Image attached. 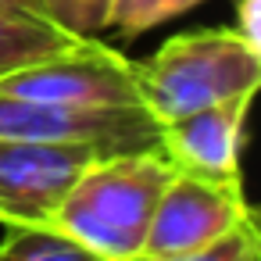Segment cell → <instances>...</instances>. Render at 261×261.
Segmentation results:
<instances>
[{
	"instance_id": "6da1fadb",
	"label": "cell",
	"mask_w": 261,
	"mask_h": 261,
	"mask_svg": "<svg viewBox=\"0 0 261 261\" xmlns=\"http://www.w3.org/2000/svg\"><path fill=\"white\" fill-rule=\"evenodd\" d=\"M172 175L175 165L161 147L97 154L54 207L50 225L75 236L97 257L133 261Z\"/></svg>"
},
{
	"instance_id": "7a4b0ae2",
	"label": "cell",
	"mask_w": 261,
	"mask_h": 261,
	"mask_svg": "<svg viewBox=\"0 0 261 261\" xmlns=\"http://www.w3.org/2000/svg\"><path fill=\"white\" fill-rule=\"evenodd\" d=\"M143 108L158 125L236 93H261V61L236 29H193L136 61Z\"/></svg>"
},
{
	"instance_id": "3957f363",
	"label": "cell",
	"mask_w": 261,
	"mask_h": 261,
	"mask_svg": "<svg viewBox=\"0 0 261 261\" xmlns=\"http://www.w3.org/2000/svg\"><path fill=\"white\" fill-rule=\"evenodd\" d=\"M0 93L61 108H143L136 61L108 47L100 36L79 50H65L4 72Z\"/></svg>"
},
{
	"instance_id": "277c9868",
	"label": "cell",
	"mask_w": 261,
	"mask_h": 261,
	"mask_svg": "<svg viewBox=\"0 0 261 261\" xmlns=\"http://www.w3.org/2000/svg\"><path fill=\"white\" fill-rule=\"evenodd\" d=\"M254 218H257V204L243 197V186L211 182L175 168L172 182L165 186L154 207L140 254H150V257L190 254L247 229Z\"/></svg>"
},
{
	"instance_id": "5b68a950",
	"label": "cell",
	"mask_w": 261,
	"mask_h": 261,
	"mask_svg": "<svg viewBox=\"0 0 261 261\" xmlns=\"http://www.w3.org/2000/svg\"><path fill=\"white\" fill-rule=\"evenodd\" d=\"M0 140L93 143L100 150L158 147L161 125L147 108H61L0 93Z\"/></svg>"
},
{
	"instance_id": "8992f818",
	"label": "cell",
	"mask_w": 261,
	"mask_h": 261,
	"mask_svg": "<svg viewBox=\"0 0 261 261\" xmlns=\"http://www.w3.org/2000/svg\"><path fill=\"white\" fill-rule=\"evenodd\" d=\"M257 93H236L161 125V150L179 172L243 186V133Z\"/></svg>"
},
{
	"instance_id": "52a82bcc",
	"label": "cell",
	"mask_w": 261,
	"mask_h": 261,
	"mask_svg": "<svg viewBox=\"0 0 261 261\" xmlns=\"http://www.w3.org/2000/svg\"><path fill=\"white\" fill-rule=\"evenodd\" d=\"M97 154L108 150L58 140H0V193L18 207L22 222H50Z\"/></svg>"
},
{
	"instance_id": "ba28073f",
	"label": "cell",
	"mask_w": 261,
	"mask_h": 261,
	"mask_svg": "<svg viewBox=\"0 0 261 261\" xmlns=\"http://www.w3.org/2000/svg\"><path fill=\"white\" fill-rule=\"evenodd\" d=\"M93 40L97 36H79L50 18L0 8V75L43 58H54V54H65V50H79Z\"/></svg>"
},
{
	"instance_id": "9c48e42d",
	"label": "cell",
	"mask_w": 261,
	"mask_h": 261,
	"mask_svg": "<svg viewBox=\"0 0 261 261\" xmlns=\"http://www.w3.org/2000/svg\"><path fill=\"white\" fill-rule=\"evenodd\" d=\"M0 261H97V254L50 222H15L4 225Z\"/></svg>"
},
{
	"instance_id": "30bf717a",
	"label": "cell",
	"mask_w": 261,
	"mask_h": 261,
	"mask_svg": "<svg viewBox=\"0 0 261 261\" xmlns=\"http://www.w3.org/2000/svg\"><path fill=\"white\" fill-rule=\"evenodd\" d=\"M204 0H115L111 8V29L122 40H136L179 15H190Z\"/></svg>"
},
{
	"instance_id": "8fae6325",
	"label": "cell",
	"mask_w": 261,
	"mask_h": 261,
	"mask_svg": "<svg viewBox=\"0 0 261 261\" xmlns=\"http://www.w3.org/2000/svg\"><path fill=\"white\" fill-rule=\"evenodd\" d=\"M111 8L115 0H43L47 18L58 25L79 33V36H100L111 29Z\"/></svg>"
},
{
	"instance_id": "7c38bea8",
	"label": "cell",
	"mask_w": 261,
	"mask_h": 261,
	"mask_svg": "<svg viewBox=\"0 0 261 261\" xmlns=\"http://www.w3.org/2000/svg\"><path fill=\"white\" fill-rule=\"evenodd\" d=\"M257 225H261V211H257V218H254L247 229H240V232H232V236H225V240H218V243H211V247H200V250H190V254H172V257L136 254L133 261H236V257L247 250V243L254 240Z\"/></svg>"
},
{
	"instance_id": "4fadbf2b",
	"label": "cell",
	"mask_w": 261,
	"mask_h": 261,
	"mask_svg": "<svg viewBox=\"0 0 261 261\" xmlns=\"http://www.w3.org/2000/svg\"><path fill=\"white\" fill-rule=\"evenodd\" d=\"M236 33L261 61V0H240L236 4Z\"/></svg>"
},
{
	"instance_id": "5bb4252c",
	"label": "cell",
	"mask_w": 261,
	"mask_h": 261,
	"mask_svg": "<svg viewBox=\"0 0 261 261\" xmlns=\"http://www.w3.org/2000/svg\"><path fill=\"white\" fill-rule=\"evenodd\" d=\"M0 8H11V11H25V15H40V18H47L43 0H0ZM50 22H54V18H50Z\"/></svg>"
},
{
	"instance_id": "9a60e30c",
	"label": "cell",
	"mask_w": 261,
	"mask_h": 261,
	"mask_svg": "<svg viewBox=\"0 0 261 261\" xmlns=\"http://www.w3.org/2000/svg\"><path fill=\"white\" fill-rule=\"evenodd\" d=\"M15 222H22V215H18V207L0 193V225H15Z\"/></svg>"
},
{
	"instance_id": "2e32d148",
	"label": "cell",
	"mask_w": 261,
	"mask_h": 261,
	"mask_svg": "<svg viewBox=\"0 0 261 261\" xmlns=\"http://www.w3.org/2000/svg\"><path fill=\"white\" fill-rule=\"evenodd\" d=\"M261 211V207H257ZM236 261H261V225H257V232H254V240L247 243V250L236 257Z\"/></svg>"
},
{
	"instance_id": "e0dca14e",
	"label": "cell",
	"mask_w": 261,
	"mask_h": 261,
	"mask_svg": "<svg viewBox=\"0 0 261 261\" xmlns=\"http://www.w3.org/2000/svg\"><path fill=\"white\" fill-rule=\"evenodd\" d=\"M97 261H118V257H97Z\"/></svg>"
}]
</instances>
